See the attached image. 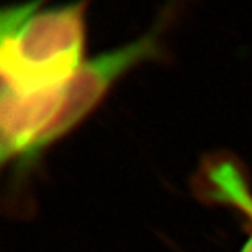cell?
I'll use <instances>...</instances> for the list:
<instances>
[{"mask_svg": "<svg viewBox=\"0 0 252 252\" xmlns=\"http://www.w3.org/2000/svg\"><path fill=\"white\" fill-rule=\"evenodd\" d=\"M175 0H170L158 22L148 33L125 46L108 49L85 61L79 70L63 84V102L53 123L44 133L39 153L67 136L97 110L110 90L131 69L143 63L159 61L165 56L162 34L175 18Z\"/></svg>", "mask_w": 252, "mask_h": 252, "instance_id": "obj_2", "label": "cell"}, {"mask_svg": "<svg viewBox=\"0 0 252 252\" xmlns=\"http://www.w3.org/2000/svg\"><path fill=\"white\" fill-rule=\"evenodd\" d=\"M46 0L7 5L0 13L2 87L32 94L61 85L84 61L89 0L44 7Z\"/></svg>", "mask_w": 252, "mask_h": 252, "instance_id": "obj_1", "label": "cell"}]
</instances>
